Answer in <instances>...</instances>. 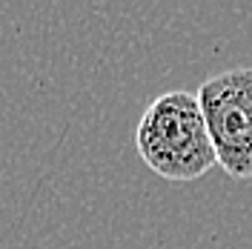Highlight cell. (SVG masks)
Returning a JSON list of instances; mask_svg holds the SVG:
<instances>
[{
  "instance_id": "cell-2",
  "label": "cell",
  "mask_w": 252,
  "mask_h": 249,
  "mask_svg": "<svg viewBox=\"0 0 252 249\" xmlns=\"http://www.w3.org/2000/svg\"><path fill=\"white\" fill-rule=\"evenodd\" d=\"M195 94L218 166L235 181H252V66L215 75Z\"/></svg>"
},
{
  "instance_id": "cell-1",
  "label": "cell",
  "mask_w": 252,
  "mask_h": 249,
  "mask_svg": "<svg viewBox=\"0 0 252 249\" xmlns=\"http://www.w3.org/2000/svg\"><path fill=\"white\" fill-rule=\"evenodd\" d=\"M143 163L163 181H198L218 166L215 146L195 92H163L146 106L135 129Z\"/></svg>"
}]
</instances>
